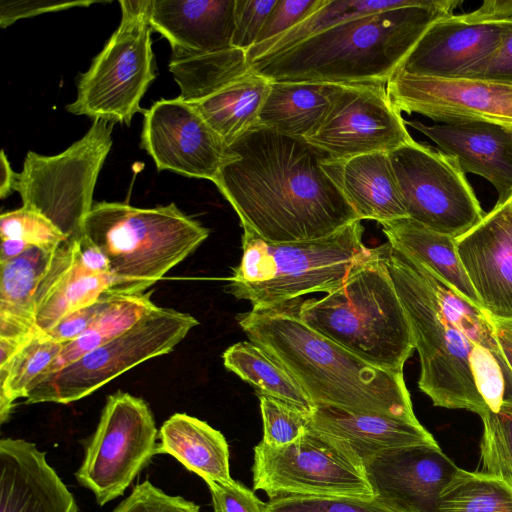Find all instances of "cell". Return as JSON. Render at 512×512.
<instances>
[{
	"instance_id": "1",
	"label": "cell",
	"mask_w": 512,
	"mask_h": 512,
	"mask_svg": "<svg viewBox=\"0 0 512 512\" xmlns=\"http://www.w3.org/2000/svg\"><path fill=\"white\" fill-rule=\"evenodd\" d=\"M420 358V390L434 406L482 417L512 400V370L488 314L413 257L382 245Z\"/></svg>"
},
{
	"instance_id": "2",
	"label": "cell",
	"mask_w": 512,
	"mask_h": 512,
	"mask_svg": "<svg viewBox=\"0 0 512 512\" xmlns=\"http://www.w3.org/2000/svg\"><path fill=\"white\" fill-rule=\"evenodd\" d=\"M305 139L256 126L227 147L213 183L243 230L272 243L314 240L359 220Z\"/></svg>"
},
{
	"instance_id": "3",
	"label": "cell",
	"mask_w": 512,
	"mask_h": 512,
	"mask_svg": "<svg viewBox=\"0 0 512 512\" xmlns=\"http://www.w3.org/2000/svg\"><path fill=\"white\" fill-rule=\"evenodd\" d=\"M297 302L252 309L238 315V324L314 405L418 421L403 373L374 367L310 328L300 319Z\"/></svg>"
},
{
	"instance_id": "4",
	"label": "cell",
	"mask_w": 512,
	"mask_h": 512,
	"mask_svg": "<svg viewBox=\"0 0 512 512\" xmlns=\"http://www.w3.org/2000/svg\"><path fill=\"white\" fill-rule=\"evenodd\" d=\"M462 3L423 0L362 15L257 59L249 68L271 82L387 84L425 31Z\"/></svg>"
},
{
	"instance_id": "5",
	"label": "cell",
	"mask_w": 512,
	"mask_h": 512,
	"mask_svg": "<svg viewBox=\"0 0 512 512\" xmlns=\"http://www.w3.org/2000/svg\"><path fill=\"white\" fill-rule=\"evenodd\" d=\"M300 319L374 367L403 373L415 345L382 245L322 298L297 302Z\"/></svg>"
},
{
	"instance_id": "6",
	"label": "cell",
	"mask_w": 512,
	"mask_h": 512,
	"mask_svg": "<svg viewBox=\"0 0 512 512\" xmlns=\"http://www.w3.org/2000/svg\"><path fill=\"white\" fill-rule=\"evenodd\" d=\"M363 226L354 221L327 237L272 243L243 230L242 257L228 279V292L252 309L278 306L339 288L372 251L363 243Z\"/></svg>"
},
{
	"instance_id": "7",
	"label": "cell",
	"mask_w": 512,
	"mask_h": 512,
	"mask_svg": "<svg viewBox=\"0 0 512 512\" xmlns=\"http://www.w3.org/2000/svg\"><path fill=\"white\" fill-rule=\"evenodd\" d=\"M208 236L174 203L139 208L107 201L93 204L82 235L106 255L122 294L145 292Z\"/></svg>"
},
{
	"instance_id": "8",
	"label": "cell",
	"mask_w": 512,
	"mask_h": 512,
	"mask_svg": "<svg viewBox=\"0 0 512 512\" xmlns=\"http://www.w3.org/2000/svg\"><path fill=\"white\" fill-rule=\"evenodd\" d=\"M121 21L89 69L81 74L75 101L66 106L74 115L129 125L144 111L140 101L155 79L151 0H120Z\"/></svg>"
},
{
	"instance_id": "9",
	"label": "cell",
	"mask_w": 512,
	"mask_h": 512,
	"mask_svg": "<svg viewBox=\"0 0 512 512\" xmlns=\"http://www.w3.org/2000/svg\"><path fill=\"white\" fill-rule=\"evenodd\" d=\"M113 125L94 120L81 139L54 156L29 151L17 174L15 191L22 207L43 215L68 239L83 235L98 175L112 147Z\"/></svg>"
},
{
	"instance_id": "10",
	"label": "cell",
	"mask_w": 512,
	"mask_h": 512,
	"mask_svg": "<svg viewBox=\"0 0 512 512\" xmlns=\"http://www.w3.org/2000/svg\"><path fill=\"white\" fill-rule=\"evenodd\" d=\"M198 324L188 313L158 306L122 335L36 381L25 403L80 400L131 368L170 353Z\"/></svg>"
},
{
	"instance_id": "11",
	"label": "cell",
	"mask_w": 512,
	"mask_h": 512,
	"mask_svg": "<svg viewBox=\"0 0 512 512\" xmlns=\"http://www.w3.org/2000/svg\"><path fill=\"white\" fill-rule=\"evenodd\" d=\"M253 488L284 496L374 497L360 458L342 441L308 428L294 442L254 447Z\"/></svg>"
},
{
	"instance_id": "12",
	"label": "cell",
	"mask_w": 512,
	"mask_h": 512,
	"mask_svg": "<svg viewBox=\"0 0 512 512\" xmlns=\"http://www.w3.org/2000/svg\"><path fill=\"white\" fill-rule=\"evenodd\" d=\"M388 154L407 217L458 239L485 216L455 157L414 139Z\"/></svg>"
},
{
	"instance_id": "13",
	"label": "cell",
	"mask_w": 512,
	"mask_h": 512,
	"mask_svg": "<svg viewBox=\"0 0 512 512\" xmlns=\"http://www.w3.org/2000/svg\"><path fill=\"white\" fill-rule=\"evenodd\" d=\"M158 431L148 403L123 391L109 395L95 432L85 445L77 481L98 505L123 495L155 455Z\"/></svg>"
},
{
	"instance_id": "14",
	"label": "cell",
	"mask_w": 512,
	"mask_h": 512,
	"mask_svg": "<svg viewBox=\"0 0 512 512\" xmlns=\"http://www.w3.org/2000/svg\"><path fill=\"white\" fill-rule=\"evenodd\" d=\"M512 22V0H485L475 10L436 20L398 69L413 75L460 77L490 57Z\"/></svg>"
},
{
	"instance_id": "15",
	"label": "cell",
	"mask_w": 512,
	"mask_h": 512,
	"mask_svg": "<svg viewBox=\"0 0 512 512\" xmlns=\"http://www.w3.org/2000/svg\"><path fill=\"white\" fill-rule=\"evenodd\" d=\"M412 140L383 83L345 85L320 127L306 139L331 159L390 153Z\"/></svg>"
},
{
	"instance_id": "16",
	"label": "cell",
	"mask_w": 512,
	"mask_h": 512,
	"mask_svg": "<svg viewBox=\"0 0 512 512\" xmlns=\"http://www.w3.org/2000/svg\"><path fill=\"white\" fill-rule=\"evenodd\" d=\"M398 111L438 124L489 123L512 130V86L465 77H431L400 69L386 84Z\"/></svg>"
},
{
	"instance_id": "17",
	"label": "cell",
	"mask_w": 512,
	"mask_h": 512,
	"mask_svg": "<svg viewBox=\"0 0 512 512\" xmlns=\"http://www.w3.org/2000/svg\"><path fill=\"white\" fill-rule=\"evenodd\" d=\"M143 116L140 147L159 171L214 181L228 146L191 103L160 99Z\"/></svg>"
},
{
	"instance_id": "18",
	"label": "cell",
	"mask_w": 512,
	"mask_h": 512,
	"mask_svg": "<svg viewBox=\"0 0 512 512\" xmlns=\"http://www.w3.org/2000/svg\"><path fill=\"white\" fill-rule=\"evenodd\" d=\"M363 465L373 496L395 512H438L440 494L459 468L439 445L385 451Z\"/></svg>"
},
{
	"instance_id": "19",
	"label": "cell",
	"mask_w": 512,
	"mask_h": 512,
	"mask_svg": "<svg viewBox=\"0 0 512 512\" xmlns=\"http://www.w3.org/2000/svg\"><path fill=\"white\" fill-rule=\"evenodd\" d=\"M457 240V251L482 309L512 318V198L495 204Z\"/></svg>"
},
{
	"instance_id": "20",
	"label": "cell",
	"mask_w": 512,
	"mask_h": 512,
	"mask_svg": "<svg viewBox=\"0 0 512 512\" xmlns=\"http://www.w3.org/2000/svg\"><path fill=\"white\" fill-rule=\"evenodd\" d=\"M45 455L24 439L0 440V512H79Z\"/></svg>"
},
{
	"instance_id": "21",
	"label": "cell",
	"mask_w": 512,
	"mask_h": 512,
	"mask_svg": "<svg viewBox=\"0 0 512 512\" xmlns=\"http://www.w3.org/2000/svg\"><path fill=\"white\" fill-rule=\"evenodd\" d=\"M455 157L465 174L486 179L495 188L496 204L512 198V130L489 123L427 125L406 122Z\"/></svg>"
},
{
	"instance_id": "22",
	"label": "cell",
	"mask_w": 512,
	"mask_h": 512,
	"mask_svg": "<svg viewBox=\"0 0 512 512\" xmlns=\"http://www.w3.org/2000/svg\"><path fill=\"white\" fill-rule=\"evenodd\" d=\"M79 239H67L56 249L35 295V326L45 334L60 320L107 294H122L112 273H95L77 258Z\"/></svg>"
},
{
	"instance_id": "23",
	"label": "cell",
	"mask_w": 512,
	"mask_h": 512,
	"mask_svg": "<svg viewBox=\"0 0 512 512\" xmlns=\"http://www.w3.org/2000/svg\"><path fill=\"white\" fill-rule=\"evenodd\" d=\"M235 0H151L152 30L173 55L205 54L232 47Z\"/></svg>"
},
{
	"instance_id": "24",
	"label": "cell",
	"mask_w": 512,
	"mask_h": 512,
	"mask_svg": "<svg viewBox=\"0 0 512 512\" xmlns=\"http://www.w3.org/2000/svg\"><path fill=\"white\" fill-rule=\"evenodd\" d=\"M309 428L342 441L362 463L385 451L439 445L419 421L328 405L314 406Z\"/></svg>"
},
{
	"instance_id": "25",
	"label": "cell",
	"mask_w": 512,
	"mask_h": 512,
	"mask_svg": "<svg viewBox=\"0 0 512 512\" xmlns=\"http://www.w3.org/2000/svg\"><path fill=\"white\" fill-rule=\"evenodd\" d=\"M322 166L360 221L382 223L407 217L388 153L328 157Z\"/></svg>"
},
{
	"instance_id": "26",
	"label": "cell",
	"mask_w": 512,
	"mask_h": 512,
	"mask_svg": "<svg viewBox=\"0 0 512 512\" xmlns=\"http://www.w3.org/2000/svg\"><path fill=\"white\" fill-rule=\"evenodd\" d=\"M57 248L31 246L0 263V339L24 344L38 334L35 295Z\"/></svg>"
},
{
	"instance_id": "27",
	"label": "cell",
	"mask_w": 512,
	"mask_h": 512,
	"mask_svg": "<svg viewBox=\"0 0 512 512\" xmlns=\"http://www.w3.org/2000/svg\"><path fill=\"white\" fill-rule=\"evenodd\" d=\"M156 454H168L206 483H230L229 447L224 435L186 413L171 415L161 426Z\"/></svg>"
},
{
	"instance_id": "28",
	"label": "cell",
	"mask_w": 512,
	"mask_h": 512,
	"mask_svg": "<svg viewBox=\"0 0 512 512\" xmlns=\"http://www.w3.org/2000/svg\"><path fill=\"white\" fill-rule=\"evenodd\" d=\"M344 86L321 82H271L257 126L306 140L320 127Z\"/></svg>"
},
{
	"instance_id": "29",
	"label": "cell",
	"mask_w": 512,
	"mask_h": 512,
	"mask_svg": "<svg viewBox=\"0 0 512 512\" xmlns=\"http://www.w3.org/2000/svg\"><path fill=\"white\" fill-rule=\"evenodd\" d=\"M387 242L413 257L469 302L481 307L457 251V240L404 217L380 223Z\"/></svg>"
},
{
	"instance_id": "30",
	"label": "cell",
	"mask_w": 512,
	"mask_h": 512,
	"mask_svg": "<svg viewBox=\"0 0 512 512\" xmlns=\"http://www.w3.org/2000/svg\"><path fill=\"white\" fill-rule=\"evenodd\" d=\"M270 84L249 70L214 93L189 103L229 146L258 125Z\"/></svg>"
},
{
	"instance_id": "31",
	"label": "cell",
	"mask_w": 512,
	"mask_h": 512,
	"mask_svg": "<svg viewBox=\"0 0 512 512\" xmlns=\"http://www.w3.org/2000/svg\"><path fill=\"white\" fill-rule=\"evenodd\" d=\"M168 67L180 88L178 97L186 102L198 101L250 70L246 52L234 47L205 54H171Z\"/></svg>"
},
{
	"instance_id": "32",
	"label": "cell",
	"mask_w": 512,
	"mask_h": 512,
	"mask_svg": "<svg viewBox=\"0 0 512 512\" xmlns=\"http://www.w3.org/2000/svg\"><path fill=\"white\" fill-rule=\"evenodd\" d=\"M422 1L423 0H325L319 9L288 31L250 48L246 52L248 65L262 57L282 52L344 21L362 15L418 5Z\"/></svg>"
},
{
	"instance_id": "33",
	"label": "cell",
	"mask_w": 512,
	"mask_h": 512,
	"mask_svg": "<svg viewBox=\"0 0 512 512\" xmlns=\"http://www.w3.org/2000/svg\"><path fill=\"white\" fill-rule=\"evenodd\" d=\"M222 358L224 366L254 386L256 392L312 412L315 405L302 388L280 363L258 345L251 341L237 342L224 351Z\"/></svg>"
},
{
	"instance_id": "34",
	"label": "cell",
	"mask_w": 512,
	"mask_h": 512,
	"mask_svg": "<svg viewBox=\"0 0 512 512\" xmlns=\"http://www.w3.org/2000/svg\"><path fill=\"white\" fill-rule=\"evenodd\" d=\"M157 308L151 300V292L119 295L116 302L85 332L64 343L59 356L35 382L122 335Z\"/></svg>"
},
{
	"instance_id": "35",
	"label": "cell",
	"mask_w": 512,
	"mask_h": 512,
	"mask_svg": "<svg viewBox=\"0 0 512 512\" xmlns=\"http://www.w3.org/2000/svg\"><path fill=\"white\" fill-rule=\"evenodd\" d=\"M64 343L45 334L27 341L0 366V422H6L20 398H25L35 380L56 360Z\"/></svg>"
},
{
	"instance_id": "36",
	"label": "cell",
	"mask_w": 512,
	"mask_h": 512,
	"mask_svg": "<svg viewBox=\"0 0 512 512\" xmlns=\"http://www.w3.org/2000/svg\"><path fill=\"white\" fill-rule=\"evenodd\" d=\"M438 512H512V485L499 476L458 468L440 494Z\"/></svg>"
},
{
	"instance_id": "37",
	"label": "cell",
	"mask_w": 512,
	"mask_h": 512,
	"mask_svg": "<svg viewBox=\"0 0 512 512\" xmlns=\"http://www.w3.org/2000/svg\"><path fill=\"white\" fill-rule=\"evenodd\" d=\"M480 463L483 473L499 476L512 485V406L482 417Z\"/></svg>"
},
{
	"instance_id": "38",
	"label": "cell",
	"mask_w": 512,
	"mask_h": 512,
	"mask_svg": "<svg viewBox=\"0 0 512 512\" xmlns=\"http://www.w3.org/2000/svg\"><path fill=\"white\" fill-rule=\"evenodd\" d=\"M263 420V441L273 446L294 442L308 428L311 412L294 404L256 392Z\"/></svg>"
},
{
	"instance_id": "39",
	"label": "cell",
	"mask_w": 512,
	"mask_h": 512,
	"mask_svg": "<svg viewBox=\"0 0 512 512\" xmlns=\"http://www.w3.org/2000/svg\"><path fill=\"white\" fill-rule=\"evenodd\" d=\"M2 239H17L31 246L55 249L68 238L47 218L21 207L0 216Z\"/></svg>"
},
{
	"instance_id": "40",
	"label": "cell",
	"mask_w": 512,
	"mask_h": 512,
	"mask_svg": "<svg viewBox=\"0 0 512 512\" xmlns=\"http://www.w3.org/2000/svg\"><path fill=\"white\" fill-rule=\"evenodd\" d=\"M265 512H395L375 497L284 496L270 499Z\"/></svg>"
},
{
	"instance_id": "41",
	"label": "cell",
	"mask_w": 512,
	"mask_h": 512,
	"mask_svg": "<svg viewBox=\"0 0 512 512\" xmlns=\"http://www.w3.org/2000/svg\"><path fill=\"white\" fill-rule=\"evenodd\" d=\"M200 507L181 496L166 494L149 481L137 485L112 512H199Z\"/></svg>"
},
{
	"instance_id": "42",
	"label": "cell",
	"mask_w": 512,
	"mask_h": 512,
	"mask_svg": "<svg viewBox=\"0 0 512 512\" xmlns=\"http://www.w3.org/2000/svg\"><path fill=\"white\" fill-rule=\"evenodd\" d=\"M277 0H235L231 45L247 52L256 45L264 23Z\"/></svg>"
},
{
	"instance_id": "43",
	"label": "cell",
	"mask_w": 512,
	"mask_h": 512,
	"mask_svg": "<svg viewBox=\"0 0 512 512\" xmlns=\"http://www.w3.org/2000/svg\"><path fill=\"white\" fill-rule=\"evenodd\" d=\"M324 1L277 0L264 23L256 45L288 31L319 9Z\"/></svg>"
},
{
	"instance_id": "44",
	"label": "cell",
	"mask_w": 512,
	"mask_h": 512,
	"mask_svg": "<svg viewBox=\"0 0 512 512\" xmlns=\"http://www.w3.org/2000/svg\"><path fill=\"white\" fill-rule=\"evenodd\" d=\"M460 77L512 86V22L506 28L496 51Z\"/></svg>"
},
{
	"instance_id": "45",
	"label": "cell",
	"mask_w": 512,
	"mask_h": 512,
	"mask_svg": "<svg viewBox=\"0 0 512 512\" xmlns=\"http://www.w3.org/2000/svg\"><path fill=\"white\" fill-rule=\"evenodd\" d=\"M121 294H107L96 302L74 311L60 320L45 335L66 343L85 332L106 310H108Z\"/></svg>"
},
{
	"instance_id": "46",
	"label": "cell",
	"mask_w": 512,
	"mask_h": 512,
	"mask_svg": "<svg viewBox=\"0 0 512 512\" xmlns=\"http://www.w3.org/2000/svg\"><path fill=\"white\" fill-rule=\"evenodd\" d=\"M213 512H265V505L255 493L241 483L208 482Z\"/></svg>"
},
{
	"instance_id": "47",
	"label": "cell",
	"mask_w": 512,
	"mask_h": 512,
	"mask_svg": "<svg viewBox=\"0 0 512 512\" xmlns=\"http://www.w3.org/2000/svg\"><path fill=\"white\" fill-rule=\"evenodd\" d=\"M98 2L99 1L2 0L0 2V26L5 28L19 19L74 7H87Z\"/></svg>"
},
{
	"instance_id": "48",
	"label": "cell",
	"mask_w": 512,
	"mask_h": 512,
	"mask_svg": "<svg viewBox=\"0 0 512 512\" xmlns=\"http://www.w3.org/2000/svg\"><path fill=\"white\" fill-rule=\"evenodd\" d=\"M77 258L89 271L95 273H111L110 263L106 255L84 237L79 239Z\"/></svg>"
},
{
	"instance_id": "49",
	"label": "cell",
	"mask_w": 512,
	"mask_h": 512,
	"mask_svg": "<svg viewBox=\"0 0 512 512\" xmlns=\"http://www.w3.org/2000/svg\"><path fill=\"white\" fill-rule=\"evenodd\" d=\"M488 318L493 327L500 350L512 370V318H497L489 314Z\"/></svg>"
},
{
	"instance_id": "50",
	"label": "cell",
	"mask_w": 512,
	"mask_h": 512,
	"mask_svg": "<svg viewBox=\"0 0 512 512\" xmlns=\"http://www.w3.org/2000/svg\"><path fill=\"white\" fill-rule=\"evenodd\" d=\"M17 174L11 167L4 150L0 153V198L5 199L14 190L17 181Z\"/></svg>"
},
{
	"instance_id": "51",
	"label": "cell",
	"mask_w": 512,
	"mask_h": 512,
	"mask_svg": "<svg viewBox=\"0 0 512 512\" xmlns=\"http://www.w3.org/2000/svg\"><path fill=\"white\" fill-rule=\"evenodd\" d=\"M30 247L31 245L21 240L2 239L0 248V263L9 261L20 256Z\"/></svg>"
}]
</instances>
